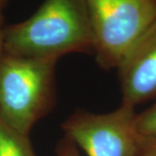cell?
I'll list each match as a JSON object with an SVG mask.
<instances>
[{
  "label": "cell",
  "mask_w": 156,
  "mask_h": 156,
  "mask_svg": "<svg viewBox=\"0 0 156 156\" xmlns=\"http://www.w3.org/2000/svg\"><path fill=\"white\" fill-rule=\"evenodd\" d=\"M3 51L54 61L70 53L94 54L87 0H44L26 20L5 26Z\"/></svg>",
  "instance_id": "obj_1"
},
{
  "label": "cell",
  "mask_w": 156,
  "mask_h": 156,
  "mask_svg": "<svg viewBox=\"0 0 156 156\" xmlns=\"http://www.w3.org/2000/svg\"><path fill=\"white\" fill-rule=\"evenodd\" d=\"M56 62L0 55V118L30 135L35 124L56 102Z\"/></svg>",
  "instance_id": "obj_2"
},
{
  "label": "cell",
  "mask_w": 156,
  "mask_h": 156,
  "mask_svg": "<svg viewBox=\"0 0 156 156\" xmlns=\"http://www.w3.org/2000/svg\"><path fill=\"white\" fill-rule=\"evenodd\" d=\"M94 55L104 69L123 57L156 22V0H87Z\"/></svg>",
  "instance_id": "obj_3"
},
{
  "label": "cell",
  "mask_w": 156,
  "mask_h": 156,
  "mask_svg": "<svg viewBox=\"0 0 156 156\" xmlns=\"http://www.w3.org/2000/svg\"><path fill=\"white\" fill-rule=\"evenodd\" d=\"M133 107L121 104L114 111L73 113L62 123L64 136L87 156H135L141 136Z\"/></svg>",
  "instance_id": "obj_4"
},
{
  "label": "cell",
  "mask_w": 156,
  "mask_h": 156,
  "mask_svg": "<svg viewBox=\"0 0 156 156\" xmlns=\"http://www.w3.org/2000/svg\"><path fill=\"white\" fill-rule=\"evenodd\" d=\"M122 103L135 107L156 98V22L129 50L117 67Z\"/></svg>",
  "instance_id": "obj_5"
},
{
  "label": "cell",
  "mask_w": 156,
  "mask_h": 156,
  "mask_svg": "<svg viewBox=\"0 0 156 156\" xmlns=\"http://www.w3.org/2000/svg\"><path fill=\"white\" fill-rule=\"evenodd\" d=\"M0 118V156H37L30 140Z\"/></svg>",
  "instance_id": "obj_6"
},
{
  "label": "cell",
  "mask_w": 156,
  "mask_h": 156,
  "mask_svg": "<svg viewBox=\"0 0 156 156\" xmlns=\"http://www.w3.org/2000/svg\"><path fill=\"white\" fill-rule=\"evenodd\" d=\"M135 124L143 137H156V102L141 113H137Z\"/></svg>",
  "instance_id": "obj_7"
},
{
  "label": "cell",
  "mask_w": 156,
  "mask_h": 156,
  "mask_svg": "<svg viewBox=\"0 0 156 156\" xmlns=\"http://www.w3.org/2000/svg\"><path fill=\"white\" fill-rule=\"evenodd\" d=\"M57 156H80L79 149L71 140L64 136L56 147Z\"/></svg>",
  "instance_id": "obj_8"
},
{
  "label": "cell",
  "mask_w": 156,
  "mask_h": 156,
  "mask_svg": "<svg viewBox=\"0 0 156 156\" xmlns=\"http://www.w3.org/2000/svg\"><path fill=\"white\" fill-rule=\"evenodd\" d=\"M135 156H156V137L141 136Z\"/></svg>",
  "instance_id": "obj_9"
},
{
  "label": "cell",
  "mask_w": 156,
  "mask_h": 156,
  "mask_svg": "<svg viewBox=\"0 0 156 156\" xmlns=\"http://www.w3.org/2000/svg\"><path fill=\"white\" fill-rule=\"evenodd\" d=\"M5 19L3 14H0V55L3 52V38H4V29H5Z\"/></svg>",
  "instance_id": "obj_10"
},
{
  "label": "cell",
  "mask_w": 156,
  "mask_h": 156,
  "mask_svg": "<svg viewBox=\"0 0 156 156\" xmlns=\"http://www.w3.org/2000/svg\"><path fill=\"white\" fill-rule=\"evenodd\" d=\"M10 0H0V14H3V11L9 3Z\"/></svg>",
  "instance_id": "obj_11"
}]
</instances>
